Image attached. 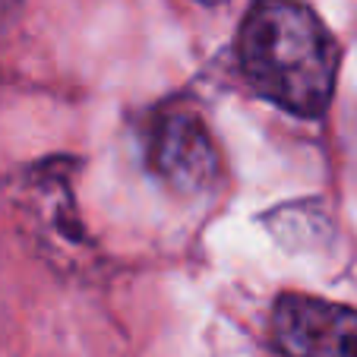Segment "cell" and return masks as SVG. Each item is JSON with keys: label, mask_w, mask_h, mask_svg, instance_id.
<instances>
[{"label": "cell", "mask_w": 357, "mask_h": 357, "mask_svg": "<svg viewBox=\"0 0 357 357\" xmlns=\"http://www.w3.org/2000/svg\"><path fill=\"white\" fill-rule=\"evenodd\" d=\"M199 3H209V7H218V3H225V0H199Z\"/></svg>", "instance_id": "4"}, {"label": "cell", "mask_w": 357, "mask_h": 357, "mask_svg": "<svg viewBox=\"0 0 357 357\" xmlns=\"http://www.w3.org/2000/svg\"><path fill=\"white\" fill-rule=\"evenodd\" d=\"M272 338L284 357H357V310L310 294H282Z\"/></svg>", "instance_id": "3"}, {"label": "cell", "mask_w": 357, "mask_h": 357, "mask_svg": "<svg viewBox=\"0 0 357 357\" xmlns=\"http://www.w3.org/2000/svg\"><path fill=\"white\" fill-rule=\"evenodd\" d=\"M152 174L177 193H209L222 181V155L202 114L190 105H162L146 130Z\"/></svg>", "instance_id": "2"}, {"label": "cell", "mask_w": 357, "mask_h": 357, "mask_svg": "<svg viewBox=\"0 0 357 357\" xmlns=\"http://www.w3.org/2000/svg\"><path fill=\"white\" fill-rule=\"evenodd\" d=\"M237 63L266 101L297 117H319L335 95L342 51L307 3L257 0L237 32Z\"/></svg>", "instance_id": "1"}]
</instances>
